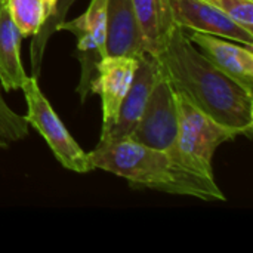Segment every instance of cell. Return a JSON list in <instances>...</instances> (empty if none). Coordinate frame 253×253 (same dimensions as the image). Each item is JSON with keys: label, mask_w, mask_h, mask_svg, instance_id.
I'll return each instance as SVG.
<instances>
[{"label": "cell", "mask_w": 253, "mask_h": 253, "mask_svg": "<svg viewBox=\"0 0 253 253\" xmlns=\"http://www.w3.org/2000/svg\"><path fill=\"white\" fill-rule=\"evenodd\" d=\"M154 58L175 92L219 123L252 136L253 92L211 62L185 30L172 24Z\"/></svg>", "instance_id": "1"}, {"label": "cell", "mask_w": 253, "mask_h": 253, "mask_svg": "<svg viewBox=\"0 0 253 253\" xmlns=\"http://www.w3.org/2000/svg\"><path fill=\"white\" fill-rule=\"evenodd\" d=\"M89 156L95 169L117 175L135 188H150L205 202L227 199L215 178L188 169L170 151L142 145L132 138L99 141Z\"/></svg>", "instance_id": "2"}, {"label": "cell", "mask_w": 253, "mask_h": 253, "mask_svg": "<svg viewBox=\"0 0 253 253\" xmlns=\"http://www.w3.org/2000/svg\"><path fill=\"white\" fill-rule=\"evenodd\" d=\"M178 133L172 156L188 169L215 178L212 160L215 151L225 142L243 135L239 129L219 123L181 93L175 92Z\"/></svg>", "instance_id": "3"}, {"label": "cell", "mask_w": 253, "mask_h": 253, "mask_svg": "<svg viewBox=\"0 0 253 253\" xmlns=\"http://www.w3.org/2000/svg\"><path fill=\"white\" fill-rule=\"evenodd\" d=\"M21 90L27 104V113L24 117L28 126L34 127L37 133H40L58 163L67 170L76 173L95 170L89 153H86L71 136L49 99L42 92L39 79L28 76L22 83Z\"/></svg>", "instance_id": "4"}, {"label": "cell", "mask_w": 253, "mask_h": 253, "mask_svg": "<svg viewBox=\"0 0 253 253\" xmlns=\"http://www.w3.org/2000/svg\"><path fill=\"white\" fill-rule=\"evenodd\" d=\"M176 133L178 113L175 90L157 64L156 79L144 113L129 138L142 145L169 151L175 147Z\"/></svg>", "instance_id": "5"}, {"label": "cell", "mask_w": 253, "mask_h": 253, "mask_svg": "<svg viewBox=\"0 0 253 253\" xmlns=\"http://www.w3.org/2000/svg\"><path fill=\"white\" fill-rule=\"evenodd\" d=\"M107 1L108 0H90L84 13L76 19L64 21L58 27V31H70L77 39V58L82 62L77 93L80 95L82 102H84L89 93L96 62L107 56Z\"/></svg>", "instance_id": "6"}, {"label": "cell", "mask_w": 253, "mask_h": 253, "mask_svg": "<svg viewBox=\"0 0 253 253\" xmlns=\"http://www.w3.org/2000/svg\"><path fill=\"white\" fill-rule=\"evenodd\" d=\"M136 67L138 58L125 55H107L96 62L89 92L101 96V136L105 135L114 125L119 108L133 82Z\"/></svg>", "instance_id": "7"}, {"label": "cell", "mask_w": 253, "mask_h": 253, "mask_svg": "<svg viewBox=\"0 0 253 253\" xmlns=\"http://www.w3.org/2000/svg\"><path fill=\"white\" fill-rule=\"evenodd\" d=\"M170 22L185 31L219 36L253 46V33L236 24L208 0H168Z\"/></svg>", "instance_id": "8"}, {"label": "cell", "mask_w": 253, "mask_h": 253, "mask_svg": "<svg viewBox=\"0 0 253 253\" xmlns=\"http://www.w3.org/2000/svg\"><path fill=\"white\" fill-rule=\"evenodd\" d=\"M199 50L225 74L237 80L248 90L253 87V50L251 46L199 31H187Z\"/></svg>", "instance_id": "9"}, {"label": "cell", "mask_w": 253, "mask_h": 253, "mask_svg": "<svg viewBox=\"0 0 253 253\" xmlns=\"http://www.w3.org/2000/svg\"><path fill=\"white\" fill-rule=\"evenodd\" d=\"M157 73V61L150 53H142L138 56V67L133 76V82L130 84V89L127 95L125 96L117 119L111 129L99 136V141H114L120 138H129L135 126L138 125L145 104L148 101L154 79Z\"/></svg>", "instance_id": "10"}, {"label": "cell", "mask_w": 253, "mask_h": 253, "mask_svg": "<svg viewBox=\"0 0 253 253\" xmlns=\"http://www.w3.org/2000/svg\"><path fill=\"white\" fill-rule=\"evenodd\" d=\"M107 55L138 58L145 53L144 39L132 0L107 1Z\"/></svg>", "instance_id": "11"}, {"label": "cell", "mask_w": 253, "mask_h": 253, "mask_svg": "<svg viewBox=\"0 0 253 253\" xmlns=\"http://www.w3.org/2000/svg\"><path fill=\"white\" fill-rule=\"evenodd\" d=\"M22 36L0 0V84L6 92L21 89L28 77L21 59Z\"/></svg>", "instance_id": "12"}, {"label": "cell", "mask_w": 253, "mask_h": 253, "mask_svg": "<svg viewBox=\"0 0 253 253\" xmlns=\"http://www.w3.org/2000/svg\"><path fill=\"white\" fill-rule=\"evenodd\" d=\"M6 10L22 37H33L46 22L42 0H4Z\"/></svg>", "instance_id": "13"}, {"label": "cell", "mask_w": 253, "mask_h": 253, "mask_svg": "<svg viewBox=\"0 0 253 253\" xmlns=\"http://www.w3.org/2000/svg\"><path fill=\"white\" fill-rule=\"evenodd\" d=\"M74 1L76 0H58L55 13L42 25L39 33L36 36H33L31 47H30L31 76L39 79V76L42 73V62H43V56H44V50H46L47 42H49L50 36L58 31L59 24L65 21V18L68 15V10H70V7L73 6Z\"/></svg>", "instance_id": "14"}, {"label": "cell", "mask_w": 253, "mask_h": 253, "mask_svg": "<svg viewBox=\"0 0 253 253\" xmlns=\"http://www.w3.org/2000/svg\"><path fill=\"white\" fill-rule=\"evenodd\" d=\"M28 135V123L24 116L16 114L0 93V139L7 145Z\"/></svg>", "instance_id": "15"}, {"label": "cell", "mask_w": 253, "mask_h": 253, "mask_svg": "<svg viewBox=\"0 0 253 253\" xmlns=\"http://www.w3.org/2000/svg\"><path fill=\"white\" fill-rule=\"evenodd\" d=\"M248 31L253 28V0H208Z\"/></svg>", "instance_id": "16"}, {"label": "cell", "mask_w": 253, "mask_h": 253, "mask_svg": "<svg viewBox=\"0 0 253 253\" xmlns=\"http://www.w3.org/2000/svg\"><path fill=\"white\" fill-rule=\"evenodd\" d=\"M43 4H44V12H46V21L55 13V9H56V3L58 0H42Z\"/></svg>", "instance_id": "17"}, {"label": "cell", "mask_w": 253, "mask_h": 253, "mask_svg": "<svg viewBox=\"0 0 253 253\" xmlns=\"http://www.w3.org/2000/svg\"><path fill=\"white\" fill-rule=\"evenodd\" d=\"M6 147H7V145H6V144H4V142L0 139V148H6Z\"/></svg>", "instance_id": "18"}]
</instances>
